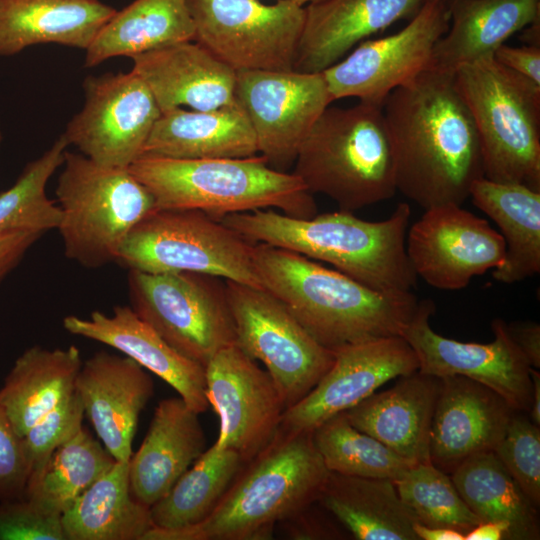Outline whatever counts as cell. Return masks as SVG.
<instances>
[{"mask_svg":"<svg viewBox=\"0 0 540 540\" xmlns=\"http://www.w3.org/2000/svg\"><path fill=\"white\" fill-rule=\"evenodd\" d=\"M359 540H419L393 481L330 472L318 500Z\"/></svg>","mask_w":540,"mask_h":540,"instance_id":"31","label":"cell"},{"mask_svg":"<svg viewBox=\"0 0 540 540\" xmlns=\"http://www.w3.org/2000/svg\"><path fill=\"white\" fill-rule=\"evenodd\" d=\"M259 280L323 347L336 349L402 336L419 300L412 291L385 293L301 254L256 243Z\"/></svg>","mask_w":540,"mask_h":540,"instance_id":"2","label":"cell"},{"mask_svg":"<svg viewBox=\"0 0 540 540\" xmlns=\"http://www.w3.org/2000/svg\"><path fill=\"white\" fill-rule=\"evenodd\" d=\"M418 369V358L402 336L340 347L334 351V362L318 384L284 410L280 428L312 433L324 421L354 407L384 383Z\"/></svg>","mask_w":540,"mask_h":540,"instance_id":"19","label":"cell"},{"mask_svg":"<svg viewBox=\"0 0 540 540\" xmlns=\"http://www.w3.org/2000/svg\"><path fill=\"white\" fill-rule=\"evenodd\" d=\"M253 246L201 211L155 209L131 230L117 263L128 270L201 273L263 288Z\"/></svg>","mask_w":540,"mask_h":540,"instance_id":"9","label":"cell"},{"mask_svg":"<svg viewBox=\"0 0 540 540\" xmlns=\"http://www.w3.org/2000/svg\"><path fill=\"white\" fill-rule=\"evenodd\" d=\"M478 134L484 177L540 191V85L493 55L454 73Z\"/></svg>","mask_w":540,"mask_h":540,"instance_id":"7","label":"cell"},{"mask_svg":"<svg viewBox=\"0 0 540 540\" xmlns=\"http://www.w3.org/2000/svg\"><path fill=\"white\" fill-rule=\"evenodd\" d=\"M312 438L330 472L395 482L415 465L355 428L344 413L327 419L315 428Z\"/></svg>","mask_w":540,"mask_h":540,"instance_id":"38","label":"cell"},{"mask_svg":"<svg viewBox=\"0 0 540 540\" xmlns=\"http://www.w3.org/2000/svg\"><path fill=\"white\" fill-rule=\"evenodd\" d=\"M75 392L105 449L129 462L140 414L154 393L151 376L125 355L99 351L82 362Z\"/></svg>","mask_w":540,"mask_h":540,"instance_id":"21","label":"cell"},{"mask_svg":"<svg viewBox=\"0 0 540 540\" xmlns=\"http://www.w3.org/2000/svg\"><path fill=\"white\" fill-rule=\"evenodd\" d=\"M469 197L497 224L505 241V257L493 278L511 284L539 273L540 191L482 177L472 184Z\"/></svg>","mask_w":540,"mask_h":540,"instance_id":"32","label":"cell"},{"mask_svg":"<svg viewBox=\"0 0 540 540\" xmlns=\"http://www.w3.org/2000/svg\"><path fill=\"white\" fill-rule=\"evenodd\" d=\"M199 413L179 397L162 399L147 433L129 461L132 497L151 507L205 451Z\"/></svg>","mask_w":540,"mask_h":540,"instance_id":"26","label":"cell"},{"mask_svg":"<svg viewBox=\"0 0 540 540\" xmlns=\"http://www.w3.org/2000/svg\"><path fill=\"white\" fill-rule=\"evenodd\" d=\"M42 235L34 231L0 234V283L20 263L27 251Z\"/></svg>","mask_w":540,"mask_h":540,"instance_id":"46","label":"cell"},{"mask_svg":"<svg viewBox=\"0 0 540 540\" xmlns=\"http://www.w3.org/2000/svg\"><path fill=\"white\" fill-rule=\"evenodd\" d=\"M64 329L106 344L170 385L197 413L209 407L205 367L170 346L130 306H115L110 315L93 311L86 318L68 315Z\"/></svg>","mask_w":540,"mask_h":540,"instance_id":"22","label":"cell"},{"mask_svg":"<svg viewBox=\"0 0 540 540\" xmlns=\"http://www.w3.org/2000/svg\"><path fill=\"white\" fill-rule=\"evenodd\" d=\"M0 540H66L61 516L26 498L0 501Z\"/></svg>","mask_w":540,"mask_h":540,"instance_id":"43","label":"cell"},{"mask_svg":"<svg viewBox=\"0 0 540 540\" xmlns=\"http://www.w3.org/2000/svg\"><path fill=\"white\" fill-rule=\"evenodd\" d=\"M330 471L312 433L279 430L246 462L210 514L176 529L152 527L143 540H262L318 500Z\"/></svg>","mask_w":540,"mask_h":540,"instance_id":"4","label":"cell"},{"mask_svg":"<svg viewBox=\"0 0 540 540\" xmlns=\"http://www.w3.org/2000/svg\"><path fill=\"white\" fill-rule=\"evenodd\" d=\"M411 208L399 203L382 221L338 210L296 218L272 209L234 213L220 219L244 239L326 262L374 290L412 291L417 276L406 252Z\"/></svg>","mask_w":540,"mask_h":540,"instance_id":"3","label":"cell"},{"mask_svg":"<svg viewBox=\"0 0 540 540\" xmlns=\"http://www.w3.org/2000/svg\"><path fill=\"white\" fill-rule=\"evenodd\" d=\"M382 111L397 190L424 210L462 205L484 169L476 127L454 74L424 71L394 89Z\"/></svg>","mask_w":540,"mask_h":540,"instance_id":"1","label":"cell"},{"mask_svg":"<svg viewBox=\"0 0 540 540\" xmlns=\"http://www.w3.org/2000/svg\"><path fill=\"white\" fill-rule=\"evenodd\" d=\"M206 395L219 418L217 448L236 451L246 463L279 430L285 404L273 379L236 344L205 366Z\"/></svg>","mask_w":540,"mask_h":540,"instance_id":"17","label":"cell"},{"mask_svg":"<svg viewBox=\"0 0 540 540\" xmlns=\"http://www.w3.org/2000/svg\"><path fill=\"white\" fill-rule=\"evenodd\" d=\"M236 345L263 363L286 409L305 397L334 362L287 307L265 288L225 280Z\"/></svg>","mask_w":540,"mask_h":540,"instance_id":"11","label":"cell"},{"mask_svg":"<svg viewBox=\"0 0 540 540\" xmlns=\"http://www.w3.org/2000/svg\"><path fill=\"white\" fill-rule=\"evenodd\" d=\"M451 479L460 496L481 522H502L509 540L539 539L536 506L493 451L463 461Z\"/></svg>","mask_w":540,"mask_h":540,"instance_id":"35","label":"cell"},{"mask_svg":"<svg viewBox=\"0 0 540 540\" xmlns=\"http://www.w3.org/2000/svg\"><path fill=\"white\" fill-rule=\"evenodd\" d=\"M505 251L501 234L462 205L426 209L407 231L406 252L416 276L441 290L465 288L499 267Z\"/></svg>","mask_w":540,"mask_h":540,"instance_id":"18","label":"cell"},{"mask_svg":"<svg viewBox=\"0 0 540 540\" xmlns=\"http://www.w3.org/2000/svg\"><path fill=\"white\" fill-rule=\"evenodd\" d=\"M244 464L236 451L212 445L170 491L150 507L153 527L176 529L203 520Z\"/></svg>","mask_w":540,"mask_h":540,"instance_id":"37","label":"cell"},{"mask_svg":"<svg viewBox=\"0 0 540 540\" xmlns=\"http://www.w3.org/2000/svg\"><path fill=\"white\" fill-rule=\"evenodd\" d=\"M222 280L193 272L129 270V306L176 351L205 367L221 349L236 344Z\"/></svg>","mask_w":540,"mask_h":540,"instance_id":"10","label":"cell"},{"mask_svg":"<svg viewBox=\"0 0 540 540\" xmlns=\"http://www.w3.org/2000/svg\"><path fill=\"white\" fill-rule=\"evenodd\" d=\"M434 311L432 300L419 301L402 332L418 358V370L440 378H470L498 393L514 410L529 412L531 366L511 338L507 323L499 318L492 321L494 339L489 343L461 342L432 329L429 320Z\"/></svg>","mask_w":540,"mask_h":540,"instance_id":"16","label":"cell"},{"mask_svg":"<svg viewBox=\"0 0 540 540\" xmlns=\"http://www.w3.org/2000/svg\"><path fill=\"white\" fill-rule=\"evenodd\" d=\"M311 194L353 212L394 196L395 157L382 106L327 107L304 139L293 172Z\"/></svg>","mask_w":540,"mask_h":540,"instance_id":"6","label":"cell"},{"mask_svg":"<svg viewBox=\"0 0 540 540\" xmlns=\"http://www.w3.org/2000/svg\"><path fill=\"white\" fill-rule=\"evenodd\" d=\"M195 29L187 0H134L100 29L85 50V67L117 56L193 41Z\"/></svg>","mask_w":540,"mask_h":540,"instance_id":"33","label":"cell"},{"mask_svg":"<svg viewBox=\"0 0 540 540\" xmlns=\"http://www.w3.org/2000/svg\"><path fill=\"white\" fill-rule=\"evenodd\" d=\"M66 540H143L150 508L130 492L129 462L114 465L61 515Z\"/></svg>","mask_w":540,"mask_h":540,"instance_id":"34","label":"cell"},{"mask_svg":"<svg viewBox=\"0 0 540 540\" xmlns=\"http://www.w3.org/2000/svg\"><path fill=\"white\" fill-rule=\"evenodd\" d=\"M440 389V377L417 370L343 413L355 428L413 464L430 463V432Z\"/></svg>","mask_w":540,"mask_h":540,"instance_id":"25","label":"cell"},{"mask_svg":"<svg viewBox=\"0 0 540 540\" xmlns=\"http://www.w3.org/2000/svg\"><path fill=\"white\" fill-rule=\"evenodd\" d=\"M423 2L321 0L308 4L293 70L323 72L365 38L401 19L414 17Z\"/></svg>","mask_w":540,"mask_h":540,"instance_id":"24","label":"cell"},{"mask_svg":"<svg viewBox=\"0 0 540 540\" xmlns=\"http://www.w3.org/2000/svg\"><path fill=\"white\" fill-rule=\"evenodd\" d=\"M129 170L150 192L156 209L197 210L217 220L271 207L296 218L317 214L313 194L301 179L270 167L262 155L178 159L143 154Z\"/></svg>","mask_w":540,"mask_h":540,"instance_id":"5","label":"cell"},{"mask_svg":"<svg viewBox=\"0 0 540 540\" xmlns=\"http://www.w3.org/2000/svg\"><path fill=\"white\" fill-rule=\"evenodd\" d=\"M236 98L254 130L258 152L286 172L304 139L333 102L322 72L237 71Z\"/></svg>","mask_w":540,"mask_h":540,"instance_id":"15","label":"cell"},{"mask_svg":"<svg viewBox=\"0 0 540 540\" xmlns=\"http://www.w3.org/2000/svg\"><path fill=\"white\" fill-rule=\"evenodd\" d=\"M115 13L100 0H0V56L48 43L86 50Z\"/></svg>","mask_w":540,"mask_h":540,"instance_id":"28","label":"cell"},{"mask_svg":"<svg viewBox=\"0 0 540 540\" xmlns=\"http://www.w3.org/2000/svg\"><path fill=\"white\" fill-rule=\"evenodd\" d=\"M518 412L498 393L470 378H441L432 420L431 463L452 473L469 457L493 451Z\"/></svg>","mask_w":540,"mask_h":540,"instance_id":"20","label":"cell"},{"mask_svg":"<svg viewBox=\"0 0 540 540\" xmlns=\"http://www.w3.org/2000/svg\"><path fill=\"white\" fill-rule=\"evenodd\" d=\"M1 142H2V132H1V129H0V145H1Z\"/></svg>","mask_w":540,"mask_h":540,"instance_id":"52","label":"cell"},{"mask_svg":"<svg viewBox=\"0 0 540 540\" xmlns=\"http://www.w3.org/2000/svg\"><path fill=\"white\" fill-rule=\"evenodd\" d=\"M29 474L22 437L0 406V501L24 498Z\"/></svg>","mask_w":540,"mask_h":540,"instance_id":"44","label":"cell"},{"mask_svg":"<svg viewBox=\"0 0 540 540\" xmlns=\"http://www.w3.org/2000/svg\"><path fill=\"white\" fill-rule=\"evenodd\" d=\"M57 180V228L65 256L96 269L116 262L131 230L155 202L129 168L105 166L66 150Z\"/></svg>","mask_w":540,"mask_h":540,"instance_id":"8","label":"cell"},{"mask_svg":"<svg viewBox=\"0 0 540 540\" xmlns=\"http://www.w3.org/2000/svg\"><path fill=\"white\" fill-rule=\"evenodd\" d=\"M530 377L532 383V395H531V406H530V416L531 421L540 425V373L535 369H530Z\"/></svg>","mask_w":540,"mask_h":540,"instance_id":"50","label":"cell"},{"mask_svg":"<svg viewBox=\"0 0 540 540\" xmlns=\"http://www.w3.org/2000/svg\"><path fill=\"white\" fill-rule=\"evenodd\" d=\"M68 147L61 135L41 156L29 162L14 184L0 193V234L57 230L61 211L46 187L62 166Z\"/></svg>","mask_w":540,"mask_h":540,"instance_id":"39","label":"cell"},{"mask_svg":"<svg viewBox=\"0 0 540 540\" xmlns=\"http://www.w3.org/2000/svg\"><path fill=\"white\" fill-rule=\"evenodd\" d=\"M82 362L74 345H34L15 360L0 388V406L21 437L73 394Z\"/></svg>","mask_w":540,"mask_h":540,"instance_id":"30","label":"cell"},{"mask_svg":"<svg viewBox=\"0 0 540 540\" xmlns=\"http://www.w3.org/2000/svg\"><path fill=\"white\" fill-rule=\"evenodd\" d=\"M449 11V28L434 47L429 69L454 74L540 20V0H450Z\"/></svg>","mask_w":540,"mask_h":540,"instance_id":"29","label":"cell"},{"mask_svg":"<svg viewBox=\"0 0 540 540\" xmlns=\"http://www.w3.org/2000/svg\"><path fill=\"white\" fill-rule=\"evenodd\" d=\"M290 1H293V2L303 6L304 4H310V3L318 2V1H321V0H290Z\"/></svg>","mask_w":540,"mask_h":540,"instance_id":"51","label":"cell"},{"mask_svg":"<svg viewBox=\"0 0 540 540\" xmlns=\"http://www.w3.org/2000/svg\"><path fill=\"white\" fill-rule=\"evenodd\" d=\"M509 540V527L502 522H480L464 536V540Z\"/></svg>","mask_w":540,"mask_h":540,"instance_id":"48","label":"cell"},{"mask_svg":"<svg viewBox=\"0 0 540 540\" xmlns=\"http://www.w3.org/2000/svg\"><path fill=\"white\" fill-rule=\"evenodd\" d=\"M251 123L240 104L209 111L177 107L155 122L143 154L178 158H245L257 155Z\"/></svg>","mask_w":540,"mask_h":540,"instance_id":"27","label":"cell"},{"mask_svg":"<svg viewBox=\"0 0 540 540\" xmlns=\"http://www.w3.org/2000/svg\"><path fill=\"white\" fill-rule=\"evenodd\" d=\"M449 23V0H424L402 30L360 43L322 72L333 101L356 97L382 106L394 89L430 68L434 47Z\"/></svg>","mask_w":540,"mask_h":540,"instance_id":"14","label":"cell"},{"mask_svg":"<svg viewBox=\"0 0 540 540\" xmlns=\"http://www.w3.org/2000/svg\"><path fill=\"white\" fill-rule=\"evenodd\" d=\"M508 332L532 368L540 367V326L535 322L507 324Z\"/></svg>","mask_w":540,"mask_h":540,"instance_id":"47","label":"cell"},{"mask_svg":"<svg viewBox=\"0 0 540 540\" xmlns=\"http://www.w3.org/2000/svg\"><path fill=\"white\" fill-rule=\"evenodd\" d=\"M194 41L237 71H291L305 8L290 0H187Z\"/></svg>","mask_w":540,"mask_h":540,"instance_id":"12","label":"cell"},{"mask_svg":"<svg viewBox=\"0 0 540 540\" xmlns=\"http://www.w3.org/2000/svg\"><path fill=\"white\" fill-rule=\"evenodd\" d=\"M85 102L63 138L91 160L129 168L144 150L161 110L143 79L132 70L89 76Z\"/></svg>","mask_w":540,"mask_h":540,"instance_id":"13","label":"cell"},{"mask_svg":"<svg viewBox=\"0 0 540 540\" xmlns=\"http://www.w3.org/2000/svg\"><path fill=\"white\" fill-rule=\"evenodd\" d=\"M132 60L131 70L146 83L161 112L182 106L209 111L238 104L236 71L197 42H179Z\"/></svg>","mask_w":540,"mask_h":540,"instance_id":"23","label":"cell"},{"mask_svg":"<svg viewBox=\"0 0 540 540\" xmlns=\"http://www.w3.org/2000/svg\"><path fill=\"white\" fill-rule=\"evenodd\" d=\"M419 540H464V534L449 528L428 527L419 522L413 526Z\"/></svg>","mask_w":540,"mask_h":540,"instance_id":"49","label":"cell"},{"mask_svg":"<svg viewBox=\"0 0 540 540\" xmlns=\"http://www.w3.org/2000/svg\"><path fill=\"white\" fill-rule=\"evenodd\" d=\"M500 64L540 85V46L512 47L500 45L493 53Z\"/></svg>","mask_w":540,"mask_h":540,"instance_id":"45","label":"cell"},{"mask_svg":"<svg viewBox=\"0 0 540 540\" xmlns=\"http://www.w3.org/2000/svg\"><path fill=\"white\" fill-rule=\"evenodd\" d=\"M115 462L82 425L41 468L29 474L24 498L47 513L61 516Z\"/></svg>","mask_w":540,"mask_h":540,"instance_id":"36","label":"cell"},{"mask_svg":"<svg viewBox=\"0 0 540 540\" xmlns=\"http://www.w3.org/2000/svg\"><path fill=\"white\" fill-rule=\"evenodd\" d=\"M82 402L74 391L22 436L30 473L41 468L52 452L82 425Z\"/></svg>","mask_w":540,"mask_h":540,"instance_id":"42","label":"cell"},{"mask_svg":"<svg viewBox=\"0 0 540 540\" xmlns=\"http://www.w3.org/2000/svg\"><path fill=\"white\" fill-rule=\"evenodd\" d=\"M529 500L540 505V429L520 412L512 417L493 450Z\"/></svg>","mask_w":540,"mask_h":540,"instance_id":"41","label":"cell"},{"mask_svg":"<svg viewBox=\"0 0 540 540\" xmlns=\"http://www.w3.org/2000/svg\"><path fill=\"white\" fill-rule=\"evenodd\" d=\"M394 484L402 501L425 526L449 528L465 536L481 522L451 477L431 462L411 466Z\"/></svg>","mask_w":540,"mask_h":540,"instance_id":"40","label":"cell"}]
</instances>
